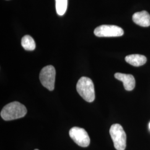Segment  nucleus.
<instances>
[{
  "mask_svg": "<svg viewBox=\"0 0 150 150\" xmlns=\"http://www.w3.org/2000/svg\"><path fill=\"white\" fill-rule=\"evenodd\" d=\"M27 113L26 107L20 102L9 103L4 107L1 112V116L5 121H11L23 117Z\"/></svg>",
  "mask_w": 150,
  "mask_h": 150,
  "instance_id": "obj_1",
  "label": "nucleus"
},
{
  "mask_svg": "<svg viewBox=\"0 0 150 150\" xmlns=\"http://www.w3.org/2000/svg\"><path fill=\"white\" fill-rule=\"evenodd\" d=\"M76 90L81 96L86 101L92 102L95 98L94 85L90 78L82 77L78 81Z\"/></svg>",
  "mask_w": 150,
  "mask_h": 150,
  "instance_id": "obj_2",
  "label": "nucleus"
},
{
  "mask_svg": "<svg viewBox=\"0 0 150 150\" xmlns=\"http://www.w3.org/2000/svg\"><path fill=\"white\" fill-rule=\"evenodd\" d=\"M110 134L115 148L117 150H125L126 147V134L121 125H112L110 129Z\"/></svg>",
  "mask_w": 150,
  "mask_h": 150,
  "instance_id": "obj_3",
  "label": "nucleus"
},
{
  "mask_svg": "<svg viewBox=\"0 0 150 150\" xmlns=\"http://www.w3.org/2000/svg\"><path fill=\"white\" fill-rule=\"evenodd\" d=\"M56 70L53 66L48 65L44 67L40 73V80L42 86L50 91L54 88Z\"/></svg>",
  "mask_w": 150,
  "mask_h": 150,
  "instance_id": "obj_4",
  "label": "nucleus"
},
{
  "mask_svg": "<svg viewBox=\"0 0 150 150\" xmlns=\"http://www.w3.org/2000/svg\"><path fill=\"white\" fill-rule=\"evenodd\" d=\"M123 33V29L115 25H103L98 26L94 30V34L99 38L120 37Z\"/></svg>",
  "mask_w": 150,
  "mask_h": 150,
  "instance_id": "obj_5",
  "label": "nucleus"
},
{
  "mask_svg": "<svg viewBox=\"0 0 150 150\" xmlns=\"http://www.w3.org/2000/svg\"><path fill=\"white\" fill-rule=\"evenodd\" d=\"M70 137L77 145L82 147L88 146L90 139L85 129L79 127H74L69 131Z\"/></svg>",
  "mask_w": 150,
  "mask_h": 150,
  "instance_id": "obj_6",
  "label": "nucleus"
},
{
  "mask_svg": "<svg viewBox=\"0 0 150 150\" xmlns=\"http://www.w3.org/2000/svg\"><path fill=\"white\" fill-rule=\"evenodd\" d=\"M115 77L123 82V86L126 91H132L134 89L136 81L134 77L132 75L125 74L122 73H116Z\"/></svg>",
  "mask_w": 150,
  "mask_h": 150,
  "instance_id": "obj_7",
  "label": "nucleus"
},
{
  "mask_svg": "<svg viewBox=\"0 0 150 150\" xmlns=\"http://www.w3.org/2000/svg\"><path fill=\"white\" fill-rule=\"evenodd\" d=\"M132 20L136 24L142 27H149L150 26V14L146 11L134 13L132 16Z\"/></svg>",
  "mask_w": 150,
  "mask_h": 150,
  "instance_id": "obj_8",
  "label": "nucleus"
},
{
  "mask_svg": "<svg viewBox=\"0 0 150 150\" xmlns=\"http://www.w3.org/2000/svg\"><path fill=\"white\" fill-rule=\"evenodd\" d=\"M125 61L135 67H139L146 63L147 59L145 56L139 54H133L127 56L125 57Z\"/></svg>",
  "mask_w": 150,
  "mask_h": 150,
  "instance_id": "obj_9",
  "label": "nucleus"
},
{
  "mask_svg": "<svg viewBox=\"0 0 150 150\" xmlns=\"http://www.w3.org/2000/svg\"><path fill=\"white\" fill-rule=\"evenodd\" d=\"M21 45L23 48L27 51H33L36 48L35 42L30 35H25L22 38Z\"/></svg>",
  "mask_w": 150,
  "mask_h": 150,
  "instance_id": "obj_10",
  "label": "nucleus"
},
{
  "mask_svg": "<svg viewBox=\"0 0 150 150\" xmlns=\"http://www.w3.org/2000/svg\"><path fill=\"white\" fill-rule=\"evenodd\" d=\"M67 7V0H56V8L57 14L63 16Z\"/></svg>",
  "mask_w": 150,
  "mask_h": 150,
  "instance_id": "obj_11",
  "label": "nucleus"
},
{
  "mask_svg": "<svg viewBox=\"0 0 150 150\" xmlns=\"http://www.w3.org/2000/svg\"><path fill=\"white\" fill-rule=\"evenodd\" d=\"M149 128H150V123H149Z\"/></svg>",
  "mask_w": 150,
  "mask_h": 150,
  "instance_id": "obj_12",
  "label": "nucleus"
},
{
  "mask_svg": "<svg viewBox=\"0 0 150 150\" xmlns=\"http://www.w3.org/2000/svg\"><path fill=\"white\" fill-rule=\"evenodd\" d=\"M35 150H38V149H35Z\"/></svg>",
  "mask_w": 150,
  "mask_h": 150,
  "instance_id": "obj_13",
  "label": "nucleus"
}]
</instances>
